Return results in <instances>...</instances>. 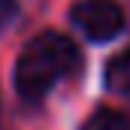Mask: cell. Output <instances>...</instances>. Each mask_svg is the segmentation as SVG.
<instances>
[{"instance_id": "1", "label": "cell", "mask_w": 130, "mask_h": 130, "mask_svg": "<svg viewBox=\"0 0 130 130\" xmlns=\"http://www.w3.org/2000/svg\"><path fill=\"white\" fill-rule=\"evenodd\" d=\"M79 61V48L70 36L45 30L21 48L15 61V88L24 100H39L52 85L76 73Z\"/></svg>"}, {"instance_id": "2", "label": "cell", "mask_w": 130, "mask_h": 130, "mask_svg": "<svg viewBox=\"0 0 130 130\" xmlns=\"http://www.w3.org/2000/svg\"><path fill=\"white\" fill-rule=\"evenodd\" d=\"M70 18L88 39L106 42L124 27V12L115 0H79L70 9Z\"/></svg>"}, {"instance_id": "3", "label": "cell", "mask_w": 130, "mask_h": 130, "mask_svg": "<svg viewBox=\"0 0 130 130\" xmlns=\"http://www.w3.org/2000/svg\"><path fill=\"white\" fill-rule=\"evenodd\" d=\"M106 85L112 91H121V94L130 91V48L121 52V55H115L106 64Z\"/></svg>"}, {"instance_id": "4", "label": "cell", "mask_w": 130, "mask_h": 130, "mask_svg": "<svg viewBox=\"0 0 130 130\" xmlns=\"http://www.w3.org/2000/svg\"><path fill=\"white\" fill-rule=\"evenodd\" d=\"M82 130H130V121H127V115L118 112V109H97L85 121Z\"/></svg>"}, {"instance_id": "5", "label": "cell", "mask_w": 130, "mask_h": 130, "mask_svg": "<svg viewBox=\"0 0 130 130\" xmlns=\"http://www.w3.org/2000/svg\"><path fill=\"white\" fill-rule=\"evenodd\" d=\"M12 9H15L12 0H0V21H6V18L12 15Z\"/></svg>"}]
</instances>
